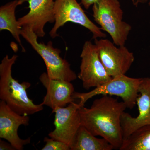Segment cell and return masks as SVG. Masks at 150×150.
<instances>
[{"instance_id":"1","label":"cell","mask_w":150,"mask_h":150,"mask_svg":"<svg viewBox=\"0 0 150 150\" xmlns=\"http://www.w3.org/2000/svg\"><path fill=\"white\" fill-rule=\"evenodd\" d=\"M127 108L123 101L102 96L95 100L89 108H80L81 125L94 136L106 140L114 149L119 150L123 142L121 116Z\"/></svg>"},{"instance_id":"2","label":"cell","mask_w":150,"mask_h":150,"mask_svg":"<svg viewBox=\"0 0 150 150\" xmlns=\"http://www.w3.org/2000/svg\"><path fill=\"white\" fill-rule=\"evenodd\" d=\"M18 56L6 55L0 64V99L20 115H33L43 110L42 103L35 104L28 97L27 90L31 86L28 82L19 83L12 75V69Z\"/></svg>"},{"instance_id":"3","label":"cell","mask_w":150,"mask_h":150,"mask_svg":"<svg viewBox=\"0 0 150 150\" xmlns=\"http://www.w3.org/2000/svg\"><path fill=\"white\" fill-rule=\"evenodd\" d=\"M93 16L100 28L107 32L117 46H125L132 27L123 21L118 0H101L92 6Z\"/></svg>"},{"instance_id":"4","label":"cell","mask_w":150,"mask_h":150,"mask_svg":"<svg viewBox=\"0 0 150 150\" xmlns=\"http://www.w3.org/2000/svg\"><path fill=\"white\" fill-rule=\"evenodd\" d=\"M21 36L43 59L49 78L70 82L76 79L77 75L71 69V65L61 57V50L54 48L51 41L47 44L39 43L37 35L27 26L22 27Z\"/></svg>"},{"instance_id":"5","label":"cell","mask_w":150,"mask_h":150,"mask_svg":"<svg viewBox=\"0 0 150 150\" xmlns=\"http://www.w3.org/2000/svg\"><path fill=\"white\" fill-rule=\"evenodd\" d=\"M143 78H131L126 75L112 78L106 82L87 93L74 92L73 98L80 99L82 106L92 98L97 95L115 96L121 98L127 108L132 109L137 104L139 88Z\"/></svg>"},{"instance_id":"6","label":"cell","mask_w":150,"mask_h":150,"mask_svg":"<svg viewBox=\"0 0 150 150\" xmlns=\"http://www.w3.org/2000/svg\"><path fill=\"white\" fill-rule=\"evenodd\" d=\"M55 24L49 35L52 38L59 36L57 31L67 22L80 25L92 33L93 38H105L106 35L89 18L77 0H55Z\"/></svg>"},{"instance_id":"7","label":"cell","mask_w":150,"mask_h":150,"mask_svg":"<svg viewBox=\"0 0 150 150\" xmlns=\"http://www.w3.org/2000/svg\"><path fill=\"white\" fill-rule=\"evenodd\" d=\"M80 71L78 77L82 82L86 90L97 87L112 78L108 74L100 58L98 49L95 44L86 41L81 53Z\"/></svg>"},{"instance_id":"8","label":"cell","mask_w":150,"mask_h":150,"mask_svg":"<svg viewBox=\"0 0 150 150\" xmlns=\"http://www.w3.org/2000/svg\"><path fill=\"white\" fill-rule=\"evenodd\" d=\"M94 43L108 74L112 78L126 75L134 62V54L125 46L117 47L105 38L95 39Z\"/></svg>"},{"instance_id":"9","label":"cell","mask_w":150,"mask_h":150,"mask_svg":"<svg viewBox=\"0 0 150 150\" xmlns=\"http://www.w3.org/2000/svg\"><path fill=\"white\" fill-rule=\"evenodd\" d=\"M82 107L79 103H70L64 107H58L52 110L55 113V129L48 136L59 140L71 146L77 132L81 126L79 109Z\"/></svg>"},{"instance_id":"10","label":"cell","mask_w":150,"mask_h":150,"mask_svg":"<svg viewBox=\"0 0 150 150\" xmlns=\"http://www.w3.org/2000/svg\"><path fill=\"white\" fill-rule=\"evenodd\" d=\"M28 115H20L9 107L5 102H0V138L7 140L16 150L23 149L30 142V137L22 139L19 137L20 126L29 125Z\"/></svg>"},{"instance_id":"11","label":"cell","mask_w":150,"mask_h":150,"mask_svg":"<svg viewBox=\"0 0 150 150\" xmlns=\"http://www.w3.org/2000/svg\"><path fill=\"white\" fill-rule=\"evenodd\" d=\"M139 91L137 100L139 115L133 117L124 111L121 116L123 141L137 129L150 125V78H143Z\"/></svg>"},{"instance_id":"12","label":"cell","mask_w":150,"mask_h":150,"mask_svg":"<svg viewBox=\"0 0 150 150\" xmlns=\"http://www.w3.org/2000/svg\"><path fill=\"white\" fill-rule=\"evenodd\" d=\"M55 0H28L29 11L18 19L21 27L31 28L38 37L46 35L44 28L48 23L55 22Z\"/></svg>"},{"instance_id":"13","label":"cell","mask_w":150,"mask_h":150,"mask_svg":"<svg viewBox=\"0 0 150 150\" xmlns=\"http://www.w3.org/2000/svg\"><path fill=\"white\" fill-rule=\"evenodd\" d=\"M39 79L47 90L42 103L43 105L53 110L57 108L66 107L74 101L73 98L74 88L71 83L51 79L45 72L40 75Z\"/></svg>"},{"instance_id":"14","label":"cell","mask_w":150,"mask_h":150,"mask_svg":"<svg viewBox=\"0 0 150 150\" xmlns=\"http://www.w3.org/2000/svg\"><path fill=\"white\" fill-rule=\"evenodd\" d=\"M28 0H13L1 6L0 7V30H7L10 32L14 38L25 52L21 39L22 28L16 17V9Z\"/></svg>"},{"instance_id":"15","label":"cell","mask_w":150,"mask_h":150,"mask_svg":"<svg viewBox=\"0 0 150 150\" xmlns=\"http://www.w3.org/2000/svg\"><path fill=\"white\" fill-rule=\"evenodd\" d=\"M71 150H112L113 146L103 138L98 139L81 126L77 132Z\"/></svg>"},{"instance_id":"16","label":"cell","mask_w":150,"mask_h":150,"mask_svg":"<svg viewBox=\"0 0 150 150\" xmlns=\"http://www.w3.org/2000/svg\"><path fill=\"white\" fill-rule=\"evenodd\" d=\"M119 150H150V125L134 131L123 140Z\"/></svg>"},{"instance_id":"17","label":"cell","mask_w":150,"mask_h":150,"mask_svg":"<svg viewBox=\"0 0 150 150\" xmlns=\"http://www.w3.org/2000/svg\"><path fill=\"white\" fill-rule=\"evenodd\" d=\"M44 142H46L45 146L42 150H70L69 146L64 142L54 139L50 138L45 137Z\"/></svg>"},{"instance_id":"18","label":"cell","mask_w":150,"mask_h":150,"mask_svg":"<svg viewBox=\"0 0 150 150\" xmlns=\"http://www.w3.org/2000/svg\"><path fill=\"white\" fill-rule=\"evenodd\" d=\"M0 150H15V149L11 145L10 143H7L4 141L0 140Z\"/></svg>"},{"instance_id":"19","label":"cell","mask_w":150,"mask_h":150,"mask_svg":"<svg viewBox=\"0 0 150 150\" xmlns=\"http://www.w3.org/2000/svg\"><path fill=\"white\" fill-rule=\"evenodd\" d=\"M81 3L86 9H88L91 6L93 5L95 3L101 1V0H81Z\"/></svg>"},{"instance_id":"20","label":"cell","mask_w":150,"mask_h":150,"mask_svg":"<svg viewBox=\"0 0 150 150\" xmlns=\"http://www.w3.org/2000/svg\"><path fill=\"white\" fill-rule=\"evenodd\" d=\"M134 6H137L139 4H144L148 2L149 0H131Z\"/></svg>"},{"instance_id":"21","label":"cell","mask_w":150,"mask_h":150,"mask_svg":"<svg viewBox=\"0 0 150 150\" xmlns=\"http://www.w3.org/2000/svg\"><path fill=\"white\" fill-rule=\"evenodd\" d=\"M148 3H149V6H150V0H149V1L148 2Z\"/></svg>"}]
</instances>
